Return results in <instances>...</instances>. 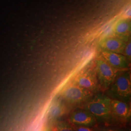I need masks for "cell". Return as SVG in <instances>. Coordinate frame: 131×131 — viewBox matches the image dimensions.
I'll return each instance as SVG.
<instances>
[{"instance_id":"obj_5","label":"cell","mask_w":131,"mask_h":131,"mask_svg":"<svg viewBox=\"0 0 131 131\" xmlns=\"http://www.w3.org/2000/svg\"><path fill=\"white\" fill-rule=\"evenodd\" d=\"M73 83L92 92L96 90L99 82L95 66L87 68L81 71L75 77Z\"/></svg>"},{"instance_id":"obj_10","label":"cell","mask_w":131,"mask_h":131,"mask_svg":"<svg viewBox=\"0 0 131 131\" xmlns=\"http://www.w3.org/2000/svg\"><path fill=\"white\" fill-rule=\"evenodd\" d=\"M131 31L130 19H121L118 20L114 24L113 28L112 35L126 42L130 38Z\"/></svg>"},{"instance_id":"obj_15","label":"cell","mask_w":131,"mask_h":131,"mask_svg":"<svg viewBox=\"0 0 131 131\" xmlns=\"http://www.w3.org/2000/svg\"><path fill=\"white\" fill-rule=\"evenodd\" d=\"M97 131H125L119 129H110V128H106V129H102L99 130Z\"/></svg>"},{"instance_id":"obj_12","label":"cell","mask_w":131,"mask_h":131,"mask_svg":"<svg viewBox=\"0 0 131 131\" xmlns=\"http://www.w3.org/2000/svg\"><path fill=\"white\" fill-rule=\"evenodd\" d=\"M57 131H74L70 125L65 122H59L56 126Z\"/></svg>"},{"instance_id":"obj_8","label":"cell","mask_w":131,"mask_h":131,"mask_svg":"<svg viewBox=\"0 0 131 131\" xmlns=\"http://www.w3.org/2000/svg\"><path fill=\"white\" fill-rule=\"evenodd\" d=\"M111 113L112 117L126 122L131 117V108L127 103L111 99Z\"/></svg>"},{"instance_id":"obj_13","label":"cell","mask_w":131,"mask_h":131,"mask_svg":"<svg viewBox=\"0 0 131 131\" xmlns=\"http://www.w3.org/2000/svg\"><path fill=\"white\" fill-rule=\"evenodd\" d=\"M131 40H129L126 44V46L124 48V52L122 54L126 57L127 59L129 61H131Z\"/></svg>"},{"instance_id":"obj_9","label":"cell","mask_w":131,"mask_h":131,"mask_svg":"<svg viewBox=\"0 0 131 131\" xmlns=\"http://www.w3.org/2000/svg\"><path fill=\"white\" fill-rule=\"evenodd\" d=\"M70 122L77 126L91 127L96 124L97 120L91 113L85 110H79L71 114Z\"/></svg>"},{"instance_id":"obj_1","label":"cell","mask_w":131,"mask_h":131,"mask_svg":"<svg viewBox=\"0 0 131 131\" xmlns=\"http://www.w3.org/2000/svg\"><path fill=\"white\" fill-rule=\"evenodd\" d=\"M108 89V94L110 98L129 103L131 97L130 72L125 70L117 74Z\"/></svg>"},{"instance_id":"obj_3","label":"cell","mask_w":131,"mask_h":131,"mask_svg":"<svg viewBox=\"0 0 131 131\" xmlns=\"http://www.w3.org/2000/svg\"><path fill=\"white\" fill-rule=\"evenodd\" d=\"M95 68L99 83L103 89H108L119 71L110 65L100 54L95 60Z\"/></svg>"},{"instance_id":"obj_14","label":"cell","mask_w":131,"mask_h":131,"mask_svg":"<svg viewBox=\"0 0 131 131\" xmlns=\"http://www.w3.org/2000/svg\"><path fill=\"white\" fill-rule=\"evenodd\" d=\"M75 131H94L89 127L77 126L74 129Z\"/></svg>"},{"instance_id":"obj_6","label":"cell","mask_w":131,"mask_h":131,"mask_svg":"<svg viewBox=\"0 0 131 131\" xmlns=\"http://www.w3.org/2000/svg\"><path fill=\"white\" fill-rule=\"evenodd\" d=\"M126 42L113 35L108 36L100 40L99 47L100 51H108L123 54Z\"/></svg>"},{"instance_id":"obj_7","label":"cell","mask_w":131,"mask_h":131,"mask_svg":"<svg viewBox=\"0 0 131 131\" xmlns=\"http://www.w3.org/2000/svg\"><path fill=\"white\" fill-rule=\"evenodd\" d=\"M100 54L113 68L124 70L129 67V61L122 54L108 51H100Z\"/></svg>"},{"instance_id":"obj_4","label":"cell","mask_w":131,"mask_h":131,"mask_svg":"<svg viewBox=\"0 0 131 131\" xmlns=\"http://www.w3.org/2000/svg\"><path fill=\"white\" fill-rule=\"evenodd\" d=\"M92 92L85 89L73 82L63 90L61 96L64 100L71 104H76L86 102L92 96Z\"/></svg>"},{"instance_id":"obj_2","label":"cell","mask_w":131,"mask_h":131,"mask_svg":"<svg viewBox=\"0 0 131 131\" xmlns=\"http://www.w3.org/2000/svg\"><path fill=\"white\" fill-rule=\"evenodd\" d=\"M111 101V99L107 96L99 94L86 102L84 109L91 113L96 120L100 122H108L112 117Z\"/></svg>"},{"instance_id":"obj_11","label":"cell","mask_w":131,"mask_h":131,"mask_svg":"<svg viewBox=\"0 0 131 131\" xmlns=\"http://www.w3.org/2000/svg\"><path fill=\"white\" fill-rule=\"evenodd\" d=\"M63 104L61 101L57 100L52 103L50 107L48 116L51 119H54L59 117L63 112Z\"/></svg>"}]
</instances>
